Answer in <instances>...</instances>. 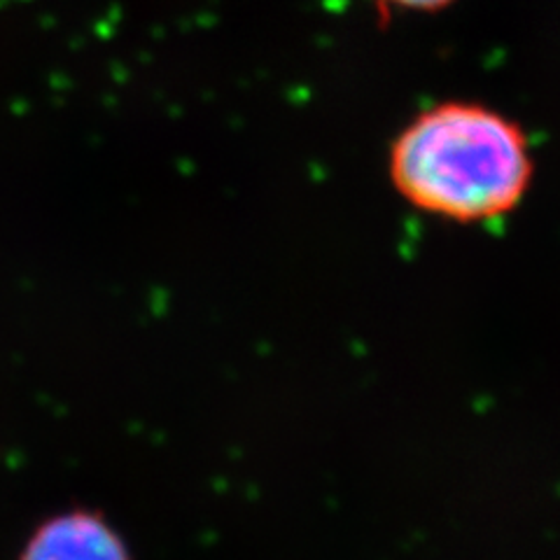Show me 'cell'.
Returning a JSON list of instances; mask_svg holds the SVG:
<instances>
[{
  "label": "cell",
  "instance_id": "1",
  "mask_svg": "<svg viewBox=\"0 0 560 560\" xmlns=\"http://www.w3.org/2000/svg\"><path fill=\"white\" fill-rule=\"evenodd\" d=\"M397 195L458 224L500 220L528 195L535 162L514 119L471 101H446L413 117L390 145Z\"/></svg>",
  "mask_w": 560,
  "mask_h": 560
},
{
  "label": "cell",
  "instance_id": "2",
  "mask_svg": "<svg viewBox=\"0 0 560 560\" xmlns=\"http://www.w3.org/2000/svg\"><path fill=\"white\" fill-rule=\"evenodd\" d=\"M20 560H131L127 541L96 512L73 510L43 521Z\"/></svg>",
  "mask_w": 560,
  "mask_h": 560
},
{
  "label": "cell",
  "instance_id": "3",
  "mask_svg": "<svg viewBox=\"0 0 560 560\" xmlns=\"http://www.w3.org/2000/svg\"><path fill=\"white\" fill-rule=\"evenodd\" d=\"M458 0H376L378 10L383 16L388 12H420V14H432V12H442L451 8Z\"/></svg>",
  "mask_w": 560,
  "mask_h": 560
}]
</instances>
